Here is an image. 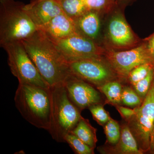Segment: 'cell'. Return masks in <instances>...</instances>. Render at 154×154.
<instances>
[{
  "label": "cell",
  "instance_id": "9",
  "mask_svg": "<svg viewBox=\"0 0 154 154\" xmlns=\"http://www.w3.org/2000/svg\"><path fill=\"white\" fill-rule=\"evenodd\" d=\"M130 120L133 134L139 142L140 147L143 150L148 149L154 124V79L142 104Z\"/></svg>",
  "mask_w": 154,
  "mask_h": 154
},
{
  "label": "cell",
  "instance_id": "7",
  "mask_svg": "<svg viewBox=\"0 0 154 154\" xmlns=\"http://www.w3.org/2000/svg\"><path fill=\"white\" fill-rule=\"evenodd\" d=\"M71 73L96 87L113 81L117 75L104 56L69 62Z\"/></svg>",
  "mask_w": 154,
  "mask_h": 154
},
{
  "label": "cell",
  "instance_id": "6",
  "mask_svg": "<svg viewBox=\"0 0 154 154\" xmlns=\"http://www.w3.org/2000/svg\"><path fill=\"white\" fill-rule=\"evenodd\" d=\"M8 55V64L11 73L19 84H28L49 89L41 76L22 41L9 42L1 45Z\"/></svg>",
  "mask_w": 154,
  "mask_h": 154
},
{
  "label": "cell",
  "instance_id": "11",
  "mask_svg": "<svg viewBox=\"0 0 154 154\" xmlns=\"http://www.w3.org/2000/svg\"><path fill=\"white\" fill-rule=\"evenodd\" d=\"M63 85L69 98L80 111L102 102L101 94L94 86L71 73Z\"/></svg>",
  "mask_w": 154,
  "mask_h": 154
},
{
  "label": "cell",
  "instance_id": "19",
  "mask_svg": "<svg viewBox=\"0 0 154 154\" xmlns=\"http://www.w3.org/2000/svg\"><path fill=\"white\" fill-rule=\"evenodd\" d=\"M88 10L107 14L116 6V0H83Z\"/></svg>",
  "mask_w": 154,
  "mask_h": 154
},
{
  "label": "cell",
  "instance_id": "17",
  "mask_svg": "<svg viewBox=\"0 0 154 154\" xmlns=\"http://www.w3.org/2000/svg\"><path fill=\"white\" fill-rule=\"evenodd\" d=\"M97 89L105 94L107 100L112 104L118 105L121 103L122 88L119 82L114 80L110 81L97 87Z\"/></svg>",
  "mask_w": 154,
  "mask_h": 154
},
{
  "label": "cell",
  "instance_id": "10",
  "mask_svg": "<svg viewBox=\"0 0 154 154\" xmlns=\"http://www.w3.org/2000/svg\"><path fill=\"white\" fill-rule=\"evenodd\" d=\"M51 40L68 62L104 56L105 51L104 47L78 33L63 39Z\"/></svg>",
  "mask_w": 154,
  "mask_h": 154
},
{
  "label": "cell",
  "instance_id": "28",
  "mask_svg": "<svg viewBox=\"0 0 154 154\" xmlns=\"http://www.w3.org/2000/svg\"><path fill=\"white\" fill-rule=\"evenodd\" d=\"M133 0H116V5L122 10H124Z\"/></svg>",
  "mask_w": 154,
  "mask_h": 154
},
{
  "label": "cell",
  "instance_id": "21",
  "mask_svg": "<svg viewBox=\"0 0 154 154\" xmlns=\"http://www.w3.org/2000/svg\"><path fill=\"white\" fill-rule=\"evenodd\" d=\"M104 130L108 143L113 145L118 143L121 136V130L117 122L110 118L105 125Z\"/></svg>",
  "mask_w": 154,
  "mask_h": 154
},
{
  "label": "cell",
  "instance_id": "5",
  "mask_svg": "<svg viewBox=\"0 0 154 154\" xmlns=\"http://www.w3.org/2000/svg\"><path fill=\"white\" fill-rule=\"evenodd\" d=\"M123 11L116 5L105 15L103 40L105 49L125 50L137 47L143 42L128 23Z\"/></svg>",
  "mask_w": 154,
  "mask_h": 154
},
{
  "label": "cell",
  "instance_id": "26",
  "mask_svg": "<svg viewBox=\"0 0 154 154\" xmlns=\"http://www.w3.org/2000/svg\"><path fill=\"white\" fill-rule=\"evenodd\" d=\"M138 107L134 109L127 108L122 106H117V108L120 114L125 119L130 120L133 117L137 111Z\"/></svg>",
  "mask_w": 154,
  "mask_h": 154
},
{
  "label": "cell",
  "instance_id": "1",
  "mask_svg": "<svg viewBox=\"0 0 154 154\" xmlns=\"http://www.w3.org/2000/svg\"><path fill=\"white\" fill-rule=\"evenodd\" d=\"M22 42L49 87L64 84L71 74L69 62L43 31L38 29Z\"/></svg>",
  "mask_w": 154,
  "mask_h": 154
},
{
  "label": "cell",
  "instance_id": "27",
  "mask_svg": "<svg viewBox=\"0 0 154 154\" xmlns=\"http://www.w3.org/2000/svg\"><path fill=\"white\" fill-rule=\"evenodd\" d=\"M146 45L148 50L152 49L154 48V33L148 38L144 39Z\"/></svg>",
  "mask_w": 154,
  "mask_h": 154
},
{
  "label": "cell",
  "instance_id": "31",
  "mask_svg": "<svg viewBox=\"0 0 154 154\" xmlns=\"http://www.w3.org/2000/svg\"><path fill=\"white\" fill-rule=\"evenodd\" d=\"M18 153H17V152H16V153H15V154H25V152H24V151L23 150H21V151H19V152H18Z\"/></svg>",
  "mask_w": 154,
  "mask_h": 154
},
{
  "label": "cell",
  "instance_id": "15",
  "mask_svg": "<svg viewBox=\"0 0 154 154\" xmlns=\"http://www.w3.org/2000/svg\"><path fill=\"white\" fill-rule=\"evenodd\" d=\"M114 152L119 154H140L142 152L139 148L137 141L130 128L125 125L121 130V136Z\"/></svg>",
  "mask_w": 154,
  "mask_h": 154
},
{
  "label": "cell",
  "instance_id": "16",
  "mask_svg": "<svg viewBox=\"0 0 154 154\" xmlns=\"http://www.w3.org/2000/svg\"><path fill=\"white\" fill-rule=\"evenodd\" d=\"M70 133L92 148L95 149L97 141L96 129L91 125L88 119L82 117Z\"/></svg>",
  "mask_w": 154,
  "mask_h": 154
},
{
  "label": "cell",
  "instance_id": "3",
  "mask_svg": "<svg viewBox=\"0 0 154 154\" xmlns=\"http://www.w3.org/2000/svg\"><path fill=\"white\" fill-rule=\"evenodd\" d=\"M51 117L48 131L53 139L65 143L70 133L82 117L80 110L69 98L63 84L50 87Z\"/></svg>",
  "mask_w": 154,
  "mask_h": 154
},
{
  "label": "cell",
  "instance_id": "12",
  "mask_svg": "<svg viewBox=\"0 0 154 154\" xmlns=\"http://www.w3.org/2000/svg\"><path fill=\"white\" fill-rule=\"evenodd\" d=\"M105 15L99 11H86L74 20L77 32L103 47Z\"/></svg>",
  "mask_w": 154,
  "mask_h": 154
},
{
  "label": "cell",
  "instance_id": "23",
  "mask_svg": "<svg viewBox=\"0 0 154 154\" xmlns=\"http://www.w3.org/2000/svg\"><path fill=\"white\" fill-rule=\"evenodd\" d=\"M154 67V63H146L135 68L128 76L129 82L133 85H134L145 78Z\"/></svg>",
  "mask_w": 154,
  "mask_h": 154
},
{
  "label": "cell",
  "instance_id": "13",
  "mask_svg": "<svg viewBox=\"0 0 154 154\" xmlns=\"http://www.w3.org/2000/svg\"><path fill=\"white\" fill-rule=\"evenodd\" d=\"M24 8L38 29L63 12L58 0H33Z\"/></svg>",
  "mask_w": 154,
  "mask_h": 154
},
{
  "label": "cell",
  "instance_id": "8",
  "mask_svg": "<svg viewBox=\"0 0 154 154\" xmlns=\"http://www.w3.org/2000/svg\"><path fill=\"white\" fill-rule=\"evenodd\" d=\"M104 57L117 75L128 77L133 69L146 63L154 64L144 40L131 49L114 51L105 49Z\"/></svg>",
  "mask_w": 154,
  "mask_h": 154
},
{
  "label": "cell",
  "instance_id": "32",
  "mask_svg": "<svg viewBox=\"0 0 154 154\" xmlns=\"http://www.w3.org/2000/svg\"><path fill=\"white\" fill-rule=\"evenodd\" d=\"M152 150H153V152H154V148Z\"/></svg>",
  "mask_w": 154,
  "mask_h": 154
},
{
  "label": "cell",
  "instance_id": "30",
  "mask_svg": "<svg viewBox=\"0 0 154 154\" xmlns=\"http://www.w3.org/2000/svg\"><path fill=\"white\" fill-rule=\"evenodd\" d=\"M149 53L152 59L154 62V48L150 50H148Z\"/></svg>",
  "mask_w": 154,
  "mask_h": 154
},
{
  "label": "cell",
  "instance_id": "4",
  "mask_svg": "<svg viewBox=\"0 0 154 154\" xmlns=\"http://www.w3.org/2000/svg\"><path fill=\"white\" fill-rule=\"evenodd\" d=\"M25 4L0 0V45L22 41L38 30L25 11Z\"/></svg>",
  "mask_w": 154,
  "mask_h": 154
},
{
  "label": "cell",
  "instance_id": "22",
  "mask_svg": "<svg viewBox=\"0 0 154 154\" xmlns=\"http://www.w3.org/2000/svg\"><path fill=\"white\" fill-rule=\"evenodd\" d=\"M154 79V67L145 78L133 85L135 91L142 99H144L148 93Z\"/></svg>",
  "mask_w": 154,
  "mask_h": 154
},
{
  "label": "cell",
  "instance_id": "14",
  "mask_svg": "<svg viewBox=\"0 0 154 154\" xmlns=\"http://www.w3.org/2000/svg\"><path fill=\"white\" fill-rule=\"evenodd\" d=\"M38 29L52 40L63 39L78 33L74 21L63 12Z\"/></svg>",
  "mask_w": 154,
  "mask_h": 154
},
{
  "label": "cell",
  "instance_id": "25",
  "mask_svg": "<svg viewBox=\"0 0 154 154\" xmlns=\"http://www.w3.org/2000/svg\"><path fill=\"white\" fill-rule=\"evenodd\" d=\"M88 108L94 119L101 125H105L110 119L108 113L100 104L92 105Z\"/></svg>",
  "mask_w": 154,
  "mask_h": 154
},
{
  "label": "cell",
  "instance_id": "20",
  "mask_svg": "<svg viewBox=\"0 0 154 154\" xmlns=\"http://www.w3.org/2000/svg\"><path fill=\"white\" fill-rule=\"evenodd\" d=\"M65 142L68 144L72 150L77 154H94V149L86 144L74 134H68L65 137Z\"/></svg>",
  "mask_w": 154,
  "mask_h": 154
},
{
  "label": "cell",
  "instance_id": "29",
  "mask_svg": "<svg viewBox=\"0 0 154 154\" xmlns=\"http://www.w3.org/2000/svg\"><path fill=\"white\" fill-rule=\"evenodd\" d=\"M150 148L152 150L154 148V124L152 130L151 137L150 147Z\"/></svg>",
  "mask_w": 154,
  "mask_h": 154
},
{
  "label": "cell",
  "instance_id": "2",
  "mask_svg": "<svg viewBox=\"0 0 154 154\" xmlns=\"http://www.w3.org/2000/svg\"><path fill=\"white\" fill-rule=\"evenodd\" d=\"M14 102L25 120L37 128L48 130L51 117L49 88L19 83Z\"/></svg>",
  "mask_w": 154,
  "mask_h": 154
},
{
  "label": "cell",
  "instance_id": "24",
  "mask_svg": "<svg viewBox=\"0 0 154 154\" xmlns=\"http://www.w3.org/2000/svg\"><path fill=\"white\" fill-rule=\"evenodd\" d=\"M121 99L123 104L129 107H139L142 104V99L140 96L129 87L122 88Z\"/></svg>",
  "mask_w": 154,
  "mask_h": 154
},
{
  "label": "cell",
  "instance_id": "18",
  "mask_svg": "<svg viewBox=\"0 0 154 154\" xmlns=\"http://www.w3.org/2000/svg\"><path fill=\"white\" fill-rule=\"evenodd\" d=\"M63 11L73 20L88 11L83 0H58Z\"/></svg>",
  "mask_w": 154,
  "mask_h": 154
}]
</instances>
